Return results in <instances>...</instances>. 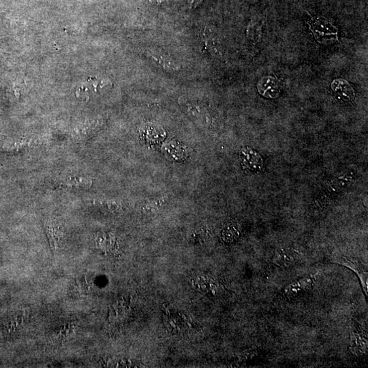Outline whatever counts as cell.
Segmentation results:
<instances>
[{"label": "cell", "instance_id": "cell-8", "mask_svg": "<svg viewBox=\"0 0 368 368\" xmlns=\"http://www.w3.org/2000/svg\"><path fill=\"white\" fill-rule=\"evenodd\" d=\"M149 56L153 59V60L156 61L159 65L165 69L168 70H171L173 71L178 70L179 69V67L176 65L174 63L173 61L170 60V59L166 58V57L162 56V55H158L157 54H153V53H149Z\"/></svg>", "mask_w": 368, "mask_h": 368}, {"label": "cell", "instance_id": "cell-6", "mask_svg": "<svg viewBox=\"0 0 368 368\" xmlns=\"http://www.w3.org/2000/svg\"><path fill=\"white\" fill-rule=\"evenodd\" d=\"M45 231L47 233L48 239H49L51 250L53 252H55L58 249V234H57L56 231H55L53 224L50 223V222H46Z\"/></svg>", "mask_w": 368, "mask_h": 368}, {"label": "cell", "instance_id": "cell-9", "mask_svg": "<svg viewBox=\"0 0 368 368\" xmlns=\"http://www.w3.org/2000/svg\"><path fill=\"white\" fill-rule=\"evenodd\" d=\"M94 204L96 206H101L102 208L106 209L109 211H112V212H117V211L120 210V206L119 203L115 202L112 201H105V200H93L92 201Z\"/></svg>", "mask_w": 368, "mask_h": 368}, {"label": "cell", "instance_id": "cell-2", "mask_svg": "<svg viewBox=\"0 0 368 368\" xmlns=\"http://www.w3.org/2000/svg\"><path fill=\"white\" fill-rule=\"evenodd\" d=\"M331 88L339 99L344 101H351L354 99V91L352 86L346 80H335L331 84Z\"/></svg>", "mask_w": 368, "mask_h": 368}, {"label": "cell", "instance_id": "cell-10", "mask_svg": "<svg viewBox=\"0 0 368 368\" xmlns=\"http://www.w3.org/2000/svg\"><path fill=\"white\" fill-rule=\"evenodd\" d=\"M202 2V0H191V5L192 8L197 7Z\"/></svg>", "mask_w": 368, "mask_h": 368}, {"label": "cell", "instance_id": "cell-5", "mask_svg": "<svg viewBox=\"0 0 368 368\" xmlns=\"http://www.w3.org/2000/svg\"><path fill=\"white\" fill-rule=\"evenodd\" d=\"M264 19L262 17L254 19L250 23L248 29V34L253 40H258L261 38L262 27H263Z\"/></svg>", "mask_w": 368, "mask_h": 368}, {"label": "cell", "instance_id": "cell-4", "mask_svg": "<svg viewBox=\"0 0 368 368\" xmlns=\"http://www.w3.org/2000/svg\"><path fill=\"white\" fill-rule=\"evenodd\" d=\"M298 256L293 250H282L276 254L273 262L281 267H289L296 262Z\"/></svg>", "mask_w": 368, "mask_h": 368}, {"label": "cell", "instance_id": "cell-7", "mask_svg": "<svg viewBox=\"0 0 368 368\" xmlns=\"http://www.w3.org/2000/svg\"><path fill=\"white\" fill-rule=\"evenodd\" d=\"M351 348L354 352L364 353L367 348V341L361 335L353 333L351 337Z\"/></svg>", "mask_w": 368, "mask_h": 368}, {"label": "cell", "instance_id": "cell-1", "mask_svg": "<svg viewBox=\"0 0 368 368\" xmlns=\"http://www.w3.org/2000/svg\"><path fill=\"white\" fill-rule=\"evenodd\" d=\"M310 30L320 43L327 44L338 40L336 27L322 17H311L309 22Z\"/></svg>", "mask_w": 368, "mask_h": 368}, {"label": "cell", "instance_id": "cell-3", "mask_svg": "<svg viewBox=\"0 0 368 368\" xmlns=\"http://www.w3.org/2000/svg\"><path fill=\"white\" fill-rule=\"evenodd\" d=\"M59 187L67 189H89L91 187L92 181L89 178L68 177L57 183Z\"/></svg>", "mask_w": 368, "mask_h": 368}]
</instances>
